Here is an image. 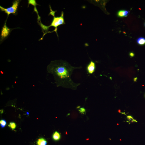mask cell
Wrapping results in <instances>:
<instances>
[{"label":"cell","mask_w":145,"mask_h":145,"mask_svg":"<svg viewBox=\"0 0 145 145\" xmlns=\"http://www.w3.org/2000/svg\"><path fill=\"white\" fill-rule=\"evenodd\" d=\"M82 68L73 67L67 61L60 60L51 61L47 70L48 73L53 76L58 87L76 90L81 84L73 82L71 78L72 74L74 70Z\"/></svg>","instance_id":"cell-1"},{"label":"cell","mask_w":145,"mask_h":145,"mask_svg":"<svg viewBox=\"0 0 145 145\" xmlns=\"http://www.w3.org/2000/svg\"><path fill=\"white\" fill-rule=\"evenodd\" d=\"M65 24V22L64 19V13L63 11H62L60 16L57 17H56L55 16H53V18L51 23L50 25L48 27L49 28L51 27H53L55 28V30L51 33L54 32H56L58 37L57 33L58 27L61 25Z\"/></svg>","instance_id":"cell-2"},{"label":"cell","mask_w":145,"mask_h":145,"mask_svg":"<svg viewBox=\"0 0 145 145\" xmlns=\"http://www.w3.org/2000/svg\"><path fill=\"white\" fill-rule=\"evenodd\" d=\"M21 1L16 0L14 1L12 3V6L7 8H5L1 6H0L1 11L4 12L7 14L8 17L10 14H12L15 15H16L19 4Z\"/></svg>","instance_id":"cell-3"},{"label":"cell","mask_w":145,"mask_h":145,"mask_svg":"<svg viewBox=\"0 0 145 145\" xmlns=\"http://www.w3.org/2000/svg\"><path fill=\"white\" fill-rule=\"evenodd\" d=\"M7 18L5 22L3 27L2 28L1 35V42H2L5 39H6L10 33L13 29L8 28L6 24Z\"/></svg>","instance_id":"cell-4"},{"label":"cell","mask_w":145,"mask_h":145,"mask_svg":"<svg viewBox=\"0 0 145 145\" xmlns=\"http://www.w3.org/2000/svg\"><path fill=\"white\" fill-rule=\"evenodd\" d=\"M88 73L89 74H93L95 71L96 65L95 63L91 61L88 64L86 68Z\"/></svg>","instance_id":"cell-5"},{"label":"cell","mask_w":145,"mask_h":145,"mask_svg":"<svg viewBox=\"0 0 145 145\" xmlns=\"http://www.w3.org/2000/svg\"><path fill=\"white\" fill-rule=\"evenodd\" d=\"M129 11L126 10H121L118 12V16L120 17H126L129 13Z\"/></svg>","instance_id":"cell-6"},{"label":"cell","mask_w":145,"mask_h":145,"mask_svg":"<svg viewBox=\"0 0 145 145\" xmlns=\"http://www.w3.org/2000/svg\"><path fill=\"white\" fill-rule=\"evenodd\" d=\"M61 137L60 134L56 131L52 135V138L54 141H57L59 140Z\"/></svg>","instance_id":"cell-7"},{"label":"cell","mask_w":145,"mask_h":145,"mask_svg":"<svg viewBox=\"0 0 145 145\" xmlns=\"http://www.w3.org/2000/svg\"><path fill=\"white\" fill-rule=\"evenodd\" d=\"M37 144V145H47V141L45 139L41 138L38 139Z\"/></svg>","instance_id":"cell-8"},{"label":"cell","mask_w":145,"mask_h":145,"mask_svg":"<svg viewBox=\"0 0 145 145\" xmlns=\"http://www.w3.org/2000/svg\"><path fill=\"white\" fill-rule=\"evenodd\" d=\"M127 122L129 123V124H130L132 123H137L138 122L136 120L134 119V118L131 116L128 115L127 116Z\"/></svg>","instance_id":"cell-9"},{"label":"cell","mask_w":145,"mask_h":145,"mask_svg":"<svg viewBox=\"0 0 145 145\" xmlns=\"http://www.w3.org/2000/svg\"><path fill=\"white\" fill-rule=\"evenodd\" d=\"M137 43L140 45H143L145 44V38L141 37L138 38L137 40Z\"/></svg>","instance_id":"cell-10"},{"label":"cell","mask_w":145,"mask_h":145,"mask_svg":"<svg viewBox=\"0 0 145 145\" xmlns=\"http://www.w3.org/2000/svg\"><path fill=\"white\" fill-rule=\"evenodd\" d=\"M28 6L30 4H31L34 7H36V5H38L36 2V1L35 0H29L28 1Z\"/></svg>","instance_id":"cell-11"},{"label":"cell","mask_w":145,"mask_h":145,"mask_svg":"<svg viewBox=\"0 0 145 145\" xmlns=\"http://www.w3.org/2000/svg\"><path fill=\"white\" fill-rule=\"evenodd\" d=\"M8 126L13 130L16 127V125L15 123L14 122L10 123L8 125Z\"/></svg>","instance_id":"cell-12"},{"label":"cell","mask_w":145,"mask_h":145,"mask_svg":"<svg viewBox=\"0 0 145 145\" xmlns=\"http://www.w3.org/2000/svg\"><path fill=\"white\" fill-rule=\"evenodd\" d=\"M0 124L2 128H3L6 126L7 124V122L5 120L3 119L0 121Z\"/></svg>","instance_id":"cell-13"},{"label":"cell","mask_w":145,"mask_h":145,"mask_svg":"<svg viewBox=\"0 0 145 145\" xmlns=\"http://www.w3.org/2000/svg\"><path fill=\"white\" fill-rule=\"evenodd\" d=\"M79 111L82 114H84L86 112V109L84 108H81Z\"/></svg>","instance_id":"cell-14"},{"label":"cell","mask_w":145,"mask_h":145,"mask_svg":"<svg viewBox=\"0 0 145 145\" xmlns=\"http://www.w3.org/2000/svg\"><path fill=\"white\" fill-rule=\"evenodd\" d=\"M129 55L131 57H133L135 56V54L133 52H131L129 53Z\"/></svg>","instance_id":"cell-15"},{"label":"cell","mask_w":145,"mask_h":145,"mask_svg":"<svg viewBox=\"0 0 145 145\" xmlns=\"http://www.w3.org/2000/svg\"><path fill=\"white\" fill-rule=\"evenodd\" d=\"M137 78H135L134 79V82H136L137 81Z\"/></svg>","instance_id":"cell-16"},{"label":"cell","mask_w":145,"mask_h":145,"mask_svg":"<svg viewBox=\"0 0 145 145\" xmlns=\"http://www.w3.org/2000/svg\"><path fill=\"white\" fill-rule=\"evenodd\" d=\"M27 114L28 115H29V112H27Z\"/></svg>","instance_id":"cell-17"},{"label":"cell","mask_w":145,"mask_h":145,"mask_svg":"<svg viewBox=\"0 0 145 145\" xmlns=\"http://www.w3.org/2000/svg\"><path fill=\"white\" fill-rule=\"evenodd\" d=\"M144 97H145V94H144Z\"/></svg>","instance_id":"cell-18"},{"label":"cell","mask_w":145,"mask_h":145,"mask_svg":"<svg viewBox=\"0 0 145 145\" xmlns=\"http://www.w3.org/2000/svg\"><path fill=\"white\" fill-rule=\"evenodd\" d=\"M144 26H145V24H144Z\"/></svg>","instance_id":"cell-19"}]
</instances>
